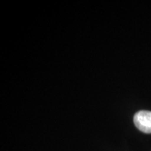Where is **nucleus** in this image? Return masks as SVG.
<instances>
[{"label":"nucleus","mask_w":151,"mask_h":151,"mask_svg":"<svg viewBox=\"0 0 151 151\" xmlns=\"http://www.w3.org/2000/svg\"><path fill=\"white\" fill-rule=\"evenodd\" d=\"M134 122L138 129L146 134H151V111H140L134 117Z\"/></svg>","instance_id":"obj_1"}]
</instances>
